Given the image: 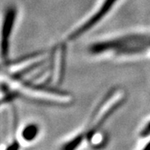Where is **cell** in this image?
Here are the masks:
<instances>
[{
  "instance_id": "3",
  "label": "cell",
  "mask_w": 150,
  "mask_h": 150,
  "mask_svg": "<svg viewBox=\"0 0 150 150\" xmlns=\"http://www.w3.org/2000/svg\"><path fill=\"white\" fill-rule=\"evenodd\" d=\"M119 1L120 0H102L91 14H89L81 23L67 33L61 43L68 44L90 32L93 28L96 27L105 18H107Z\"/></svg>"
},
{
  "instance_id": "2",
  "label": "cell",
  "mask_w": 150,
  "mask_h": 150,
  "mask_svg": "<svg viewBox=\"0 0 150 150\" xmlns=\"http://www.w3.org/2000/svg\"><path fill=\"white\" fill-rule=\"evenodd\" d=\"M150 49V35L143 33L126 34L93 43L88 50L92 55L134 56L144 54Z\"/></svg>"
},
{
  "instance_id": "1",
  "label": "cell",
  "mask_w": 150,
  "mask_h": 150,
  "mask_svg": "<svg viewBox=\"0 0 150 150\" xmlns=\"http://www.w3.org/2000/svg\"><path fill=\"white\" fill-rule=\"evenodd\" d=\"M126 92L120 88H113L103 95L93 110L83 129L61 146L63 149H74L87 142L102 128L111 116L122 107L126 101Z\"/></svg>"
},
{
  "instance_id": "6",
  "label": "cell",
  "mask_w": 150,
  "mask_h": 150,
  "mask_svg": "<svg viewBox=\"0 0 150 150\" xmlns=\"http://www.w3.org/2000/svg\"><path fill=\"white\" fill-rule=\"evenodd\" d=\"M139 137L142 139L150 138V119L148 120L142 127V129L139 131Z\"/></svg>"
},
{
  "instance_id": "4",
  "label": "cell",
  "mask_w": 150,
  "mask_h": 150,
  "mask_svg": "<svg viewBox=\"0 0 150 150\" xmlns=\"http://www.w3.org/2000/svg\"><path fill=\"white\" fill-rule=\"evenodd\" d=\"M18 17V8L15 4H11L6 8L2 20L1 31V54L7 64L9 62L11 38Z\"/></svg>"
},
{
  "instance_id": "5",
  "label": "cell",
  "mask_w": 150,
  "mask_h": 150,
  "mask_svg": "<svg viewBox=\"0 0 150 150\" xmlns=\"http://www.w3.org/2000/svg\"><path fill=\"white\" fill-rule=\"evenodd\" d=\"M40 133V125L35 122H29L25 123L20 129L18 139L25 144H32L37 140Z\"/></svg>"
}]
</instances>
